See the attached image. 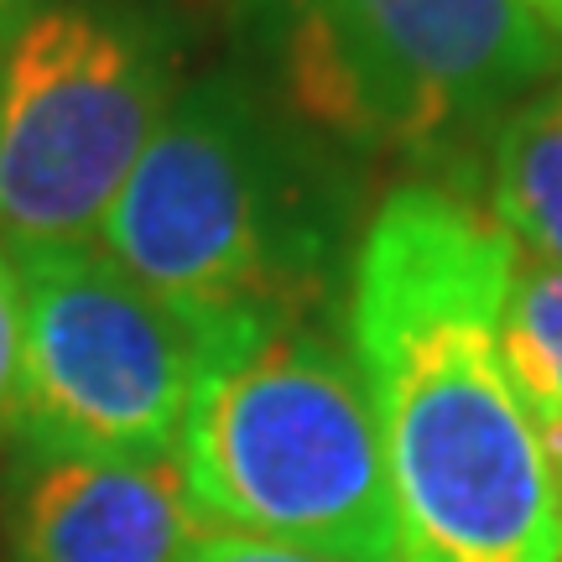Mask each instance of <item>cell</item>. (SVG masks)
I'll return each instance as SVG.
<instances>
[{"label":"cell","mask_w":562,"mask_h":562,"mask_svg":"<svg viewBox=\"0 0 562 562\" xmlns=\"http://www.w3.org/2000/svg\"><path fill=\"white\" fill-rule=\"evenodd\" d=\"M510 266V235L438 182L396 188L360 235L349 355L402 562H562V480L501 355Z\"/></svg>","instance_id":"1"},{"label":"cell","mask_w":562,"mask_h":562,"mask_svg":"<svg viewBox=\"0 0 562 562\" xmlns=\"http://www.w3.org/2000/svg\"><path fill=\"white\" fill-rule=\"evenodd\" d=\"M344 157L235 68L182 83L100 224L193 339L318 318L349 245Z\"/></svg>","instance_id":"2"},{"label":"cell","mask_w":562,"mask_h":562,"mask_svg":"<svg viewBox=\"0 0 562 562\" xmlns=\"http://www.w3.org/2000/svg\"><path fill=\"white\" fill-rule=\"evenodd\" d=\"M178 474L193 516L235 537L339 562H402L370 391L323 318L199 344Z\"/></svg>","instance_id":"3"},{"label":"cell","mask_w":562,"mask_h":562,"mask_svg":"<svg viewBox=\"0 0 562 562\" xmlns=\"http://www.w3.org/2000/svg\"><path fill=\"white\" fill-rule=\"evenodd\" d=\"M266 94L334 151L463 167L562 68L521 0H240Z\"/></svg>","instance_id":"4"},{"label":"cell","mask_w":562,"mask_h":562,"mask_svg":"<svg viewBox=\"0 0 562 562\" xmlns=\"http://www.w3.org/2000/svg\"><path fill=\"white\" fill-rule=\"evenodd\" d=\"M178 74L182 32L161 0H0V229L100 235Z\"/></svg>","instance_id":"5"},{"label":"cell","mask_w":562,"mask_h":562,"mask_svg":"<svg viewBox=\"0 0 562 562\" xmlns=\"http://www.w3.org/2000/svg\"><path fill=\"white\" fill-rule=\"evenodd\" d=\"M21 349L11 432L26 459H172L199 370L193 328L89 240H11Z\"/></svg>","instance_id":"6"},{"label":"cell","mask_w":562,"mask_h":562,"mask_svg":"<svg viewBox=\"0 0 562 562\" xmlns=\"http://www.w3.org/2000/svg\"><path fill=\"white\" fill-rule=\"evenodd\" d=\"M21 562H182L203 521L172 459H26L11 480Z\"/></svg>","instance_id":"7"},{"label":"cell","mask_w":562,"mask_h":562,"mask_svg":"<svg viewBox=\"0 0 562 562\" xmlns=\"http://www.w3.org/2000/svg\"><path fill=\"white\" fill-rule=\"evenodd\" d=\"M490 220L521 256L562 266V68L537 83L484 146Z\"/></svg>","instance_id":"8"},{"label":"cell","mask_w":562,"mask_h":562,"mask_svg":"<svg viewBox=\"0 0 562 562\" xmlns=\"http://www.w3.org/2000/svg\"><path fill=\"white\" fill-rule=\"evenodd\" d=\"M501 355L562 480V266L516 250L501 307Z\"/></svg>","instance_id":"9"},{"label":"cell","mask_w":562,"mask_h":562,"mask_svg":"<svg viewBox=\"0 0 562 562\" xmlns=\"http://www.w3.org/2000/svg\"><path fill=\"white\" fill-rule=\"evenodd\" d=\"M182 562H339L323 552H302V547L261 542V537H235V531H203L199 542L188 547Z\"/></svg>","instance_id":"10"},{"label":"cell","mask_w":562,"mask_h":562,"mask_svg":"<svg viewBox=\"0 0 562 562\" xmlns=\"http://www.w3.org/2000/svg\"><path fill=\"white\" fill-rule=\"evenodd\" d=\"M16 349H21V281L16 266H11V250L0 245V422H5V406H11Z\"/></svg>","instance_id":"11"},{"label":"cell","mask_w":562,"mask_h":562,"mask_svg":"<svg viewBox=\"0 0 562 562\" xmlns=\"http://www.w3.org/2000/svg\"><path fill=\"white\" fill-rule=\"evenodd\" d=\"M521 5H526V11H537V16H542L547 26L562 37V0H521Z\"/></svg>","instance_id":"12"}]
</instances>
